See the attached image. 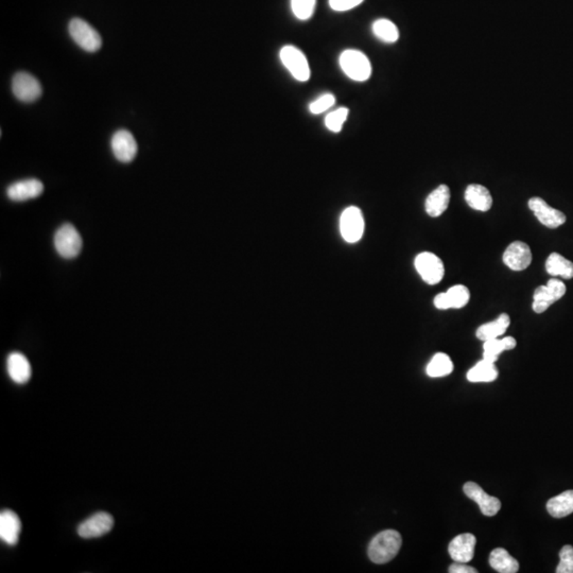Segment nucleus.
Here are the masks:
<instances>
[{"instance_id": "1", "label": "nucleus", "mask_w": 573, "mask_h": 573, "mask_svg": "<svg viewBox=\"0 0 573 573\" xmlns=\"http://www.w3.org/2000/svg\"><path fill=\"white\" fill-rule=\"evenodd\" d=\"M402 544V536L397 531H382L370 541L368 557L375 564H386L398 554Z\"/></svg>"}, {"instance_id": "2", "label": "nucleus", "mask_w": 573, "mask_h": 573, "mask_svg": "<svg viewBox=\"0 0 573 573\" xmlns=\"http://www.w3.org/2000/svg\"><path fill=\"white\" fill-rule=\"evenodd\" d=\"M341 68L348 78L357 82H364L372 75V65L364 53L355 49L343 51L340 55Z\"/></svg>"}, {"instance_id": "3", "label": "nucleus", "mask_w": 573, "mask_h": 573, "mask_svg": "<svg viewBox=\"0 0 573 573\" xmlns=\"http://www.w3.org/2000/svg\"><path fill=\"white\" fill-rule=\"evenodd\" d=\"M68 32L73 41L87 53H97L102 46V39L98 31L83 19H71Z\"/></svg>"}, {"instance_id": "4", "label": "nucleus", "mask_w": 573, "mask_h": 573, "mask_svg": "<svg viewBox=\"0 0 573 573\" xmlns=\"http://www.w3.org/2000/svg\"><path fill=\"white\" fill-rule=\"evenodd\" d=\"M83 241L79 232L71 224H63L55 235V247L65 259H75L82 250Z\"/></svg>"}, {"instance_id": "5", "label": "nucleus", "mask_w": 573, "mask_h": 573, "mask_svg": "<svg viewBox=\"0 0 573 573\" xmlns=\"http://www.w3.org/2000/svg\"><path fill=\"white\" fill-rule=\"evenodd\" d=\"M414 265H415L418 274L428 285H433L439 283L445 274L443 261L435 254L430 253V252L418 254Z\"/></svg>"}, {"instance_id": "6", "label": "nucleus", "mask_w": 573, "mask_h": 573, "mask_svg": "<svg viewBox=\"0 0 573 573\" xmlns=\"http://www.w3.org/2000/svg\"><path fill=\"white\" fill-rule=\"evenodd\" d=\"M12 92L17 100L32 103L41 96V83L35 75L26 71H19L12 79Z\"/></svg>"}, {"instance_id": "7", "label": "nucleus", "mask_w": 573, "mask_h": 573, "mask_svg": "<svg viewBox=\"0 0 573 573\" xmlns=\"http://www.w3.org/2000/svg\"><path fill=\"white\" fill-rule=\"evenodd\" d=\"M279 57H281L283 66L288 69L293 78L297 79L299 82H306L309 80L310 67H309L308 61L304 53H301L299 49L290 45L283 47Z\"/></svg>"}, {"instance_id": "8", "label": "nucleus", "mask_w": 573, "mask_h": 573, "mask_svg": "<svg viewBox=\"0 0 573 573\" xmlns=\"http://www.w3.org/2000/svg\"><path fill=\"white\" fill-rule=\"evenodd\" d=\"M566 293V285L560 279H551L546 285H539L533 295L532 308L534 312L543 313L562 299Z\"/></svg>"}, {"instance_id": "9", "label": "nucleus", "mask_w": 573, "mask_h": 573, "mask_svg": "<svg viewBox=\"0 0 573 573\" xmlns=\"http://www.w3.org/2000/svg\"><path fill=\"white\" fill-rule=\"evenodd\" d=\"M340 231L343 239L348 243H358L364 233V219L356 206L346 208L340 219Z\"/></svg>"}, {"instance_id": "10", "label": "nucleus", "mask_w": 573, "mask_h": 573, "mask_svg": "<svg viewBox=\"0 0 573 573\" xmlns=\"http://www.w3.org/2000/svg\"><path fill=\"white\" fill-rule=\"evenodd\" d=\"M114 527V518L105 511H99L83 521L78 527L79 536L85 539L97 538L108 534Z\"/></svg>"}, {"instance_id": "11", "label": "nucleus", "mask_w": 573, "mask_h": 573, "mask_svg": "<svg viewBox=\"0 0 573 573\" xmlns=\"http://www.w3.org/2000/svg\"><path fill=\"white\" fill-rule=\"evenodd\" d=\"M113 153L119 162H132L138 154V146L132 133L128 130H119L113 135L111 140Z\"/></svg>"}, {"instance_id": "12", "label": "nucleus", "mask_w": 573, "mask_h": 573, "mask_svg": "<svg viewBox=\"0 0 573 573\" xmlns=\"http://www.w3.org/2000/svg\"><path fill=\"white\" fill-rule=\"evenodd\" d=\"M464 494L469 499L475 501L479 505L482 514L487 517L497 515L501 509V502L498 498L487 495L475 482H467L464 485Z\"/></svg>"}, {"instance_id": "13", "label": "nucleus", "mask_w": 573, "mask_h": 573, "mask_svg": "<svg viewBox=\"0 0 573 573\" xmlns=\"http://www.w3.org/2000/svg\"><path fill=\"white\" fill-rule=\"evenodd\" d=\"M529 207L538 221L549 229H557L566 222V216L561 210L551 207L541 198L535 197L529 200Z\"/></svg>"}, {"instance_id": "14", "label": "nucleus", "mask_w": 573, "mask_h": 573, "mask_svg": "<svg viewBox=\"0 0 573 573\" xmlns=\"http://www.w3.org/2000/svg\"><path fill=\"white\" fill-rule=\"evenodd\" d=\"M503 263L513 271H523L532 263L530 247L523 241L511 243L503 253Z\"/></svg>"}, {"instance_id": "15", "label": "nucleus", "mask_w": 573, "mask_h": 573, "mask_svg": "<svg viewBox=\"0 0 573 573\" xmlns=\"http://www.w3.org/2000/svg\"><path fill=\"white\" fill-rule=\"evenodd\" d=\"M469 299H471V292L466 285H453L446 292L436 295L434 299V306L441 310L463 308L469 303Z\"/></svg>"}, {"instance_id": "16", "label": "nucleus", "mask_w": 573, "mask_h": 573, "mask_svg": "<svg viewBox=\"0 0 573 573\" xmlns=\"http://www.w3.org/2000/svg\"><path fill=\"white\" fill-rule=\"evenodd\" d=\"M44 191V185L37 178H27L11 184L7 188V196L14 202H25L39 198Z\"/></svg>"}, {"instance_id": "17", "label": "nucleus", "mask_w": 573, "mask_h": 573, "mask_svg": "<svg viewBox=\"0 0 573 573\" xmlns=\"http://www.w3.org/2000/svg\"><path fill=\"white\" fill-rule=\"evenodd\" d=\"M476 543L477 538L471 533H464L450 541L448 552L455 562H471L475 556Z\"/></svg>"}, {"instance_id": "18", "label": "nucleus", "mask_w": 573, "mask_h": 573, "mask_svg": "<svg viewBox=\"0 0 573 573\" xmlns=\"http://www.w3.org/2000/svg\"><path fill=\"white\" fill-rule=\"evenodd\" d=\"M21 532V521L17 513L11 509H5L0 514V538L9 546H15L19 543Z\"/></svg>"}, {"instance_id": "19", "label": "nucleus", "mask_w": 573, "mask_h": 573, "mask_svg": "<svg viewBox=\"0 0 573 573\" xmlns=\"http://www.w3.org/2000/svg\"><path fill=\"white\" fill-rule=\"evenodd\" d=\"M7 370L10 378L15 384H24L29 382L32 368L29 360L21 353H12L7 359Z\"/></svg>"}, {"instance_id": "20", "label": "nucleus", "mask_w": 573, "mask_h": 573, "mask_svg": "<svg viewBox=\"0 0 573 573\" xmlns=\"http://www.w3.org/2000/svg\"><path fill=\"white\" fill-rule=\"evenodd\" d=\"M450 203V189L447 185H440L426 199V213L432 218L440 217L445 213Z\"/></svg>"}, {"instance_id": "21", "label": "nucleus", "mask_w": 573, "mask_h": 573, "mask_svg": "<svg viewBox=\"0 0 573 573\" xmlns=\"http://www.w3.org/2000/svg\"><path fill=\"white\" fill-rule=\"evenodd\" d=\"M465 201L473 209L487 212L493 206V197L485 186L471 184L465 190Z\"/></svg>"}, {"instance_id": "22", "label": "nucleus", "mask_w": 573, "mask_h": 573, "mask_svg": "<svg viewBox=\"0 0 573 573\" xmlns=\"http://www.w3.org/2000/svg\"><path fill=\"white\" fill-rule=\"evenodd\" d=\"M489 565L500 573H516L519 570V563L505 549L497 548L489 555Z\"/></svg>"}, {"instance_id": "23", "label": "nucleus", "mask_w": 573, "mask_h": 573, "mask_svg": "<svg viewBox=\"0 0 573 573\" xmlns=\"http://www.w3.org/2000/svg\"><path fill=\"white\" fill-rule=\"evenodd\" d=\"M517 342L513 337H505L503 339H491V340L485 341V353H483V359L485 360L495 364L496 361L498 360L499 355L505 350H514L516 348Z\"/></svg>"}, {"instance_id": "24", "label": "nucleus", "mask_w": 573, "mask_h": 573, "mask_svg": "<svg viewBox=\"0 0 573 573\" xmlns=\"http://www.w3.org/2000/svg\"><path fill=\"white\" fill-rule=\"evenodd\" d=\"M547 511L554 518H563L573 513V491L555 496L547 502Z\"/></svg>"}, {"instance_id": "25", "label": "nucleus", "mask_w": 573, "mask_h": 573, "mask_svg": "<svg viewBox=\"0 0 573 573\" xmlns=\"http://www.w3.org/2000/svg\"><path fill=\"white\" fill-rule=\"evenodd\" d=\"M509 324H511V319H509V314L502 313L497 320L481 325L478 328L476 335H477V338L481 341L497 339L505 335V331L509 328Z\"/></svg>"}, {"instance_id": "26", "label": "nucleus", "mask_w": 573, "mask_h": 573, "mask_svg": "<svg viewBox=\"0 0 573 573\" xmlns=\"http://www.w3.org/2000/svg\"><path fill=\"white\" fill-rule=\"evenodd\" d=\"M546 270L551 276H561L565 279H573V263L558 253L550 254L547 259Z\"/></svg>"}, {"instance_id": "27", "label": "nucleus", "mask_w": 573, "mask_h": 573, "mask_svg": "<svg viewBox=\"0 0 573 573\" xmlns=\"http://www.w3.org/2000/svg\"><path fill=\"white\" fill-rule=\"evenodd\" d=\"M498 370L496 368L495 364L489 361H480L467 373V379L471 382H491L497 379Z\"/></svg>"}, {"instance_id": "28", "label": "nucleus", "mask_w": 573, "mask_h": 573, "mask_svg": "<svg viewBox=\"0 0 573 573\" xmlns=\"http://www.w3.org/2000/svg\"><path fill=\"white\" fill-rule=\"evenodd\" d=\"M373 33L384 43H395L400 39V31L395 24L386 19H378L373 24Z\"/></svg>"}, {"instance_id": "29", "label": "nucleus", "mask_w": 573, "mask_h": 573, "mask_svg": "<svg viewBox=\"0 0 573 573\" xmlns=\"http://www.w3.org/2000/svg\"><path fill=\"white\" fill-rule=\"evenodd\" d=\"M426 370H427V374L433 378L447 376L453 370V364L448 355L439 353L430 361Z\"/></svg>"}, {"instance_id": "30", "label": "nucleus", "mask_w": 573, "mask_h": 573, "mask_svg": "<svg viewBox=\"0 0 573 573\" xmlns=\"http://www.w3.org/2000/svg\"><path fill=\"white\" fill-rule=\"evenodd\" d=\"M348 109L340 108L334 112L329 113L325 118V126L331 132L339 133L342 129L343 124L346 122L348 117Z\"/></svg>"}, {"instance_id": "31", "label": "nucleus", "mask_w": 573, "mask_h": 573, "mask_svg": "<svg viewBox=\"0 0 573 573\" xmlns=\"http://www.w3.org/2000/svg\"><path fill=\"white\" fill-rule=\"evenodd\" d=\"M293 14L301 21H307L314 12L315 0H291Z\"/></svg>"}, {"instance_id": "32", "label": "nucleus", "mask_w": 573, "mask_h": 573, "mask_svg": "<svg viewBox=\"0 0 573 573\" xmlns=\"http://www.w3.org/2000/svg\"><path fill=\"white\" fill-rule=\"evenodd\" d=\"M560 564L557 566V573H573V547L570 545L564 546L560 552Z\"/></svg>"}, {"instance_id": "33", "label": "nucleus", "mask_w": 573, "mask_h": 573, "mask_svg": "<svg viewBox=\"0 0 573 573\" xmlns=\"http://www.w3.org/2000/svg\"><path fill=\"white\" fill-rule=\"evenodd\" d=\"M335 103H336V98H335L334 95L325 94L323 96L319 97L317 100L313 101L309 105V110L314 115L322 114V113L329 110Z\"/></svg>"}, {"instance_id": "34", "label": "nucleus", "mask_w": 573, "mask_h": 573, "mask_svg": "<svg viewBox=\"0 0 573 573\" xmlns=\"http://www.w3.org/2000/svg\"><path fill=\"white\" fill-rule=\"evenodd\" d=\"M364 0H329L331 9L337 12L348 11L358 7Z\"/></svg>"}, {"instance_id": "35", "label": "nucleus", "mask_w": 573, "mask_h": 573, "mask_svg": "<svg viewBox=\"0 0 573 573\" xmlns=\"http://www.w3.org/2000/svg\"><path fill=\"white\" fill-rule=\"evenodd\" d=\"M450 573H477V569L466 565V563L455 562L448 569Z\"/></svg>"}]
</instances>
